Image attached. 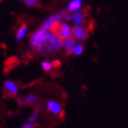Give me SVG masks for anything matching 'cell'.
Instances as JSON below:
<instances>
[{
    "label": "cell",
    "mask_w": 128,
    "mask_h": 128,
    "mask_svg": "<svg viewBox=\"0 0 128 128\" xmlns=\"http://www.w3.org/2000/svg\"><path fill=\"white\" fill-rule=\"evenodd\" d=\"M21 1H24V0H21Z\"/></svg>",
    "instance_id": "cell-20"
},
{
    "label": "cell",
    "mask_w": 128,
    "mask_h": 128,
    "mask_svg": "<svg viewBox=\"0 0 128 128\" xmlns=\"http://www.w3.org/2000/svg\"><path fill=\"white\" fill-rule=\"evenodd\" d=\"M40 2V0H24V3L25 5L29 6V8H32V6H36L38 5Z\"/></svg>",
    "instance_id": "cell-16"
},
{
    "label": "cell",
    "mask_w": 128,
    "mask_h": 128,
    "mask_svg": "<svg viewBox=\"0 0 128 128\" xmlns=\"http://www.w3.org/2000/svg\"><path fill=\"white\" fill-rule=\"evenodd\" d=\"M52 31H54L62 40L73 38V28L66 21H62L58 24H56L52 28Z\"/></svg>",
    "instance_id": "cell-4"
},
{
    "label": "cell",
    "mask_w": 128,
    "mask_h": 128,
    "mask_svg": "<svg viewBox=\"0 0 128 128\" xmlns=\"http://www.w3.org/2000/svg\"><path fill=\"white\" fill-rule=\"evenodd\" d=\"M21 128H36V123H31V122H27L26 123H24L22 126H21Z\"/></svg>",
    "instance_id": "cell-18"
},
{
    "label": "cell",
    "mask_w": 128,
    "mask_h": 128,
    "mask_svg": "<svg viewBox=\"0 0 128 128\" xmlns=\"http://www.w3.org/2000/svg\"><path fill=\"white\" fill-rule=\"evenodd\" d=\"M38 119H39V112H34L30 114L29 116H28L27 121H28V122H31V123H36V121H38Z\"/></svg>",
    "instance_id": "cell-15"
},
{
    "label": "cell",
    "mask_w": 128,
    "mask_h": 128,
    "mask_svg": "<svg viewBox=\"0 0 128 128\" xmlns=\"http://www.w3.org/2000/svg\"><path fill=\"white\" fill-rule=\"evenodd\" d=\"M41 67L45 72H50L51 70L53 69V64L51 62H48V60H43L41 62Z\"/></svg>",
    "instance_id": "cell-14"
},
{
    "label": "cell",
    "mask_w": 128,
    "mask_h": 128,
    "mask_svg": "<svg viewBox=\"0 0 128 128\" xmlns=\"http://www.w3.org/2000/svg\"><path fill=\"white\" fill-rule=\"evenodd\" d=\"M4 90H5V92L8 93V95L10 96H17L19 94V86L18 84H16L15 81H12V80H5L4 81Z\"/></svg>",
    "instance_id": "cell-8"
},
{
    "label": "cell",
    "mask_w": 128,
    "mask_h": 128,
    "mask_svg": "<svg viewBox=\"0 0 128 128\" xmlns=\"http://www.w3.org/2000/svg\"><path fill=\"white\" fill-rule=\"evenodd\" d=\"M67 10H60L58 12H55V14H52L50 15L46 18V20H45L41 27L45 30H52V28L55 26L56 24H58L60 22L64 21V16H65V12Z\"/></svg>",
    "instance_id": "cell-3"
},
{
    "label": "cell",
    "mask_w": 128,
    "mask_h": 128,
    "mask_svg": "<svg viewBox=\"0 0 128 128\" xmlns=\"http://www.w3.org/2000/svg\"><path fill=\"white\" fill-rule=\"evenodd\" d=\"M82 6H84L82 0H71L67 6V10L70 12H76L78 10H81Z\"/></svg>",
    "instance_id": "cell-10"
},
{
    "label": "cell",
    "mask_w": 128,
    "mask_h": 128,
    "mask_svg": "<svg viewBox=\"0 0 128 128\" xmlns=\"http://www.w3.org/2000/svg\"><path fill=\"white\" fill-rule=\"evenodd\" d=\"M27 36V26L26 25H22L21 27H19L17 32H16V41L21 42L23 41Z\"/></svg>",
    "instance_id": "cell-11"
},
{
    "label": "cell",
    "mask_w": 128,
    "mask_h": 128,
    "mask_svg": "<svg viewBox=\"0 0 128 128\" xmlns=\"http://www.w3.org/2000/svg\"><path fill=\"white\" fill-rule=\"evenodd\" d=\"M2 1H3V0H0V2H2Z\"/></svg>",
    "instance_id": "cell-19"
},
{
    "label": "cell",
    "mask_w": 128,
    "mask_h": 128,
    "mask_svg": "<svg viewBox=\"0 0 128 128\" xmlns=\"http://www.w3.org/2000/svg\"><path fill=\"white\" fill-rule=\"evenodd\" d=\"M48 30H45L42 27L34 30L29 36V46L36 53L43 54L46 47Z\"/></svg>",
    "instance_id": "cell-1"
},
{
    "label": "cell",
    "mask_w": 128,
    "mask_h": 128,
    "mask_svg": "<svg viewBox=\"0 0 128 128\" xmlns=\"http://www.w3.org/2000/svg\"><path fill=\"white\" fill-rule=\"evenodd\" d=\"M46 107L50 114H52L53 116H56L58 117L60 114H62V105L58 101H56L54 99H51V100H48L47 101V104H46Z\"/></svg>",
    "instance_id": "cell-6"
},
{
    "label": "cell",
    "mask_w": 128,
    "mask_h": 128,
    "mask_svg": "<svg viewBox=\"0 0 128 128\" xmlns=\"http://www.w3.org/2000/svg\"><path fill=\"white\" fill-rule=\"evenodd\" d=\"M62 39L57 36L54 31L48 30L47 34V42H46V47H45V51L43 55L45 56H50L62 49Z\"/></svg>",
    "instance_id": "cell-2"
},
{
    "label": "cell",
    "mask_w": 128,
    "mask_h": 128,
    "mask_svg": "<svg viewBox=\"0 0 128 128\" xmlns=\"http://www.w3.org/2000/svg\"><path fill=\"white\" fill-rule=\"evenodd\" d=\"M72 18H73V12H70L67 10L65 12V16H64V20H65L66 22H71Z\"/></svg>",
    "instance_id": "cell-17"
},
{
    "label": "cell",
    "mask_w": 128,
    "mask_h": 128,
    "mask_svg": "<svg viewBox=\"0 0 128 128\" xmlns=\"http://www.w3.org/2000/svg\"><path fill=\"white\" fill-rule=\"evenodd\" d=\"M84 45H82V43L77 42L72 50V54L75 56H79L84 53Z\"/></svg>",
    "instance_id": "cell-13"
},
{
    "label": "cell",
    "mask_w": 128,
    "mask_h": 128,
    "mask_svg": "<svg viewBox=\"0 0 128 128\" xmlns=\"http://www.w3.org/2000/svg\"><path fill=\"white\" fill-rule=\"evenodd\" d=\"M86 20V14L84 10H78L76 12H73V18H72V25L74 26H80V25H84V22Z\"/></svg>",
    "instance_id": "cell-7"
},
{
    "label": "cell",
    "mask_w": 128,
    "mask_h": 128,
    "mask_svg": "<svg viewBox=\"0 0 128 128\" xmlns=\"http://www.w3.org/2000/svg\"><path fill=\"white\" fill-rule=\"evenodd\" d=\"M24 103L25 104H36L38 102H39V98H38V96L34 95V94H28L26 97H24Z\"/></svg>",
    "instance_id": "cell-12"
},
{
    "label": "cell",
    "mask_w": 128,
    "mask_h": 128,
    "mask_svg": "<svg viewBox=\"0 0 128 128\" xmlns=\"http://www.w3.org/2000/svg\"><path fill=\"white\" fill-rule=\"evenodd\" d=\"M88 36H90V32L84 25L73 27V39H75L77 42L82 43L86 41L88 39Z\"/></svg>",
    "instance_id": "cell-5"
},
{
    "label": "cell",
    "mask_w": 128,
    "mask_h": 128,
    "mask_svg": "<svg viewBox=\"0 0 128 128\" xmlns=\"http://www.w3.org/2000/svg\"><path fill=\"white\" fill-rule=\"evenodd\" d=\"M77 43L75 39L73 38H70V39H64L62 40V47L66 50V52L68 54H72V50L74 48V46Z\"/></svg>",
    "instance_id": "cell-9"
}]
</instances>
